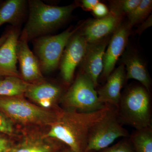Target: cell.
Here are the masks:
<instances>
[{"instance_id": "9a60e30c", "label": "cell", "mask_w": 152, "mask_h": 152, "mask_svg": "<svg viewBox=\"0 0 152 152\" xmlns=\"http://www.w3.org/2000/svg\"><path fill=\"white\" fill-rule=\"evenodd\" d=\"M126 80L125 66H119L107 78V82L97 92L100 102L118 108L121 97V91Z\"/></svg>"}, {"instance_id": "8992f818", "label": "cell", "mask_w": 152, "mask_h": 152, "mask_svg": "<svg viewBox=\"0 0 152 152\" xmlns=\"http://www.w3.org/2000/svg\"><path fill=\"white\" fill-rule=\"evenodd\" d=\"M78 29L66 30L56 35H46L34 39V50L42 72L54 71L60 62L68 42Z\"/></svg>"}, {"instance_id": "8fae6325", "label": "cell", "mask_w": 152, "mask_h": 152, "mask_svg": "<svg viewBox=\"0 0 152 152\" xmlns=\"http://www.w3.org/2000/svg\"><path fill=\"white\" fill-rule=\"evenodd\" d=\"M130 27L128 24L120 26L114 32L105 51L102 75L107 78L113 72L116 63L124 52L127 42Z\"/></svg>"}, {"instance_id": "5bb4252c", "label": "cell", "mask_w": 152, "mask_h": 152, "mask_svg": "<svg viewBox=\"0 0 152 152\" xmlns=\"http://www.w3.org/2000/svg\"><path fill=\"white\" fill-rule=\"evenodd\" d=\"M64 144L45 135L32 134L12 144L5 152H58Z\"/></svg>"}, {"instance_id": "9c48e42d", "label": "cell", "mask_w": 152, "mask_h": 152, "mask_svg": "<svg viewBox=\"0 0 152 152\" xmlns=\"http://www.w3.org/2000/svg\"><path fill=\"white\" fill-rule=\"evenodd\" d=\"M28 42L26 33L22 31L17 44V58L21 78L28 83H36L44 81V77L37 58L30 50Z\"/></svg>"}, {"instance_id": "cb8c5ba5", "label": "cell", "mask_w": 152, "mask_h": 152, "mask_svg": "<svg viewBox=\"0 0 152 152\" xmlns=\"http://www.w3.org/2000/svg\"><path fill=\"white\" fill-rule=\"evenodd\" d=\"M15 132L13 122L2 112H0V132L12 135Z\"/></svg>"}, {"instance_id": "f546056e", "label": "cell", "mask_w": 152, "mask_h": 152, "mask_svg": "<svg viewBox=\"0 0 152 152\" xmlns=\"http://www.w3.org/2000/svg\"><path fill=\"white\" fill-rule=\"evenodd\" d=\"M3 77L2 76L0 75V80H1L3 78Z\"/></svg>"}, {"instance_id": "5b68a950", "label": "cell", "mask_w": 152, "mask_h": 152, "mask_svg": "<svg viewBox=\"0 0 152 152\" xmlns=\"http://www.w3.org/2000/svg\"><path fill=\"white\" fill-rule=\"evenodd\" d=\"M94 85L84 74L79 75L61 99L65 109L80 113H91L102 109L106 104L100 102Z\"/></svg>"}, {"instance_id": "d4e9b609", "label": "cell", "mask_w": 152, "mask_h": 152, "mask_svg": "<svg viewBox=\"0 0 152 152\" xmlns=\"http://www.w3.org/2000/svg\"><path fill=\"white\" fill-rule=\"evenodd\" d=\"M94 14L99 18H104L109 14L108 9L102 3L99 2L93 10Z\"/></svg>"}, {"instance_id": "30bf717a", "label": "cell", "mask_w": 152, "mask_h": 152, "mask_svg": "<svg viewBox=\"0 0 152 152\" xmlns=\"http://www.w3.org/2000/svg\"><path fill=\"white\" fill-rule=\"evenodd\" d=\"M7 37L0 46V75L20 77L17 66V46L20 33L18 27L7 30Z\"/></svg>"}, {"instance_id": "e0dca14e", "label": "cell", "mask_w": 152, "mask_h": 152, "mask_svg": "<svg viewBox=\"0 0 152 152\" xmlns=\"http://www.w3.org/2000/svg\"><path fill=\"white\" fill-rule=\"evenodd\" d=\"M28 2L25 0H7L0 5V27L9 23L18 27L24 20Z\"/></svg>"}, {"instance_id": "3957f363", "label": "cell", "mask_w": 152, "mask_h": 152, "mask_svg": "<svg viewBox=\"0 0 152 152\" xmlns=\"http://www.w3.org/2000/svg\"><path fill=\"white\" fill-rule=\"evenodd\" d=\"M149 92L143 86L133 87L121 95L117 108L122 124L136 130L152 126Z\"/></svg>"}, {"instance_id": "44dd1931", "label": "cell", "mask_w": 152, "mask_h": 152, "mask_svg": "<svg viewBox=\"0 0 152 152\" xmlns=\"http://www.w3.org/2000/svg\"><path fill=\"white\" fill-rule=\"evenodd\" d=\"M152 7V1L141 0L137 7L128 15L129 26L131 27L145 18L151 12Z\"/></svg>"}, {"instance_id": "7c38bea8", "label": "cell", "mask_w": 152, "mask_h": 152, "mask_svg": "<svg viewBox=\"0 0 152 152\" xmlns=\"http://www.w3.org/2000/svg\"><path fill=\"white\" fill-rule=\"evenodd\" d=\"M62 94L60 86L44 80L30 84L25 94L39 107L48 110L61 99Z\"/></svg>"}, {"instance_id": "4dcf8cb0", "label": "cell", "mask_w": 152, "mask_h": 152, "mask_svg": "<svg viewBox=\"0 0 152 152\" xmlns=\"http://www.w3.org/2000/svg\"><path fill=\"white\" fill-rule=\"evenodd\" d=\"M2 2V1H0V5H1V4Z\"/></svg>"}, {"instance_id": "ffe728a7", "label": "cell", "mask_w": 152, "mask_h": 152, "mask_svg": "<svg viewBox=\"0 0 152 152\" xmlns=\"http://www.w3.org/2000/svg\"><path fill=\"white\" fill-rule=\"evenodd\" d=\"M129 137L135 152H152V126L136 130Z\"/></svg>"}, {"instance_id": "ac0fdd59", "label": "cell", "mask_w": 152, "mask_h": 152, "mask_svg": "<svg viewBox=\"0 0 152 152\" xmlns=\"http://www.w3.org/2000/svg\"><path fill=\"white\" fill-rule=\"evenodd\" d=\"M126 66V80L134 79L140 82L142 86L150 92L151 83L145 66L140 58L134 55H129L125 58Z\"/></svg>"}, {"instance_id": "f1b7e54d", "label": "cell", "mask_w": 152, "mask_h": 152, "mask_svg": "<svg viewBox=\"0 0 152 152\" xmlns=\"http://www.w3.org/2000/svg\"><path fill=\"white\" fill-rule=\"evenodd\" d=\"M58 152H75L69 148L67 147L66 148H64L61 150H60Z\"/></svg>"}, {"instance_id": "603a6c76", "label": "cell", "mask_w": 152, "mask_h": 152, "mask_svg": "<svg viewBox=\"0 0 152 152\" xmlns=\"http://www.w3.org/2000/svg\"><path fill=\"white\" fill-rule=\"evenodd\" d=\"M98 152H135L129 140H124Z\"/></svg>"}, {"instance_id": "484cf974", "label": "cell", "mask_w": 152, "mask_h": 152, "mask_svg": "<svg viewBox=\"0 0 152 152\" xmlns=\"http://www.w3.org/2000/svg\"><path fill=\"white\" fill-rule=\"evenodd\" d=\"M99 2L98 0H83L81 1L83 7L89 10H93Z\"/></svg>"}, {"instance_id": "4316f807", "label": "cell", "mask_w": 152, "mask_h": 152, "mask_svg": "<svg viewBox=\"0 0 152 152\" xmlns=\"http://www.w3.org/2000/svg\"><path fill=\"white\" fill-rule=\"evenodd\" d=\"M12 144L7 139L0 137V152H5Z\"/></svg>"}, {"instance_id": "83f0119b", "label": "cell", "mask_w": 152, "mask_h": 152, "mask_svg": "<svg viewBox=\"0 0 152 152\" xmlns=\"http://www.w3.org/2000/svg\"><path fill=\"white\" fill-rule=\"evenodd\" d=\"M7 37V31L5 32L1 37H0V46L5 41Z\"/></svg>"}, {"instance_id": "4fadbf2b", "label": "cell", "mask_w": 152, "mask_h": 152, "mask_svg": "<svg viewBox=\"0 0 152 152\" xmlns=\"http://www.w3.org/2000/svg\"><path fill=\"white\" fill-rule=\"evenodd\" d=\"M121 17L112 12L89 22L80 33L88 45L101 42L120 26Z\"/></svg>"}, {"instance_id": "52a82bcc", "label": "cell", "mask_w": 152, "mask_h": 152, "mask_svg": "<svg viewBox=\"0 0 152 152\" xmlns=\"http://www.w3.org/2000/svg\"><path fill=\"white\" fill-rule=\"evenodd\" d=\"M122 125L118 117L117 108L112 107L105 116L92 129L86 152L99 151L109 147L118 138L129 137Z\"/></svg>"}, {"instance_id": "7402d4cb", "label": "cell", "mask_w": 152, "mask_h": 152, "mask_svg": "<svg viewBox=\"0 0 152 152\" xmlns=\"http://www.w3.org/2000/svg\"><path fill=\"white\" fill-rule=\"evenodd\" d=\"M141 1V0L113 1L111 3V12L120 17L124 14L129 15L137 7Z\"/></svg>"}, {"instance_id": "6da1fadb", "label": "cell", "mask_w": 152, "mask_h": 152, "mask_svg": "<svg viewBox=\"0 0 152 152\" xmlns=\"http://www.w3.org/2000/svg\"><path fill=\"white\" fill-rule=\"evenodd\" d=\"M112 106L91 113L59 109L56 118L45 136L65 145L75 152H86L90 132L105 116Z\"/></svg>"}, {"instance_id": "d6986e66", "label": "cell", "mask_w": 152, "mask_h": 152, "mask_svg": "<svg viewBox=\"0 0 152 152\" xmlns=\"http://www.w3.org/2000/svg\"><path fill=\"white\" fill-rule=\"evenodd\" d=\"M30 84L21 77H5L0 80V97L21 96L25 94Z\"/></svg>"}, {"instance_id": "277c9868", "label": "cell", "mask_w": 152, "mask_h": 152, "mask_svg": "<svg viewBox=\"0 0 152 152\" xmlns=\"http://www.w3.org/2000/svg\"><path fill=\"white\" fill-rule=\"evenodd\" d=\"M59 109L49 110L20 96L0 97V110L13 122L22 124L50 126L56 118Z\"/></svg>"}, {"instance_id": "ba28073f", "label": "cell", "mask_w": 152, "mask_h": 152, "mask_svg": "<svg viewBox=\"0 0 152 152\" xmlns=\"http://www.w3.org/2000/svg\"><path fill=\"white\" fill-rule=\"evenodd\" d=\"M88 45L80 33H75L68 42L60 61L61 75L66 83H72L76 68L83 61Z\"/></svg>"}, {"instance_id": "2e32d148", "label": "cell", "mask_w": 152, "mask_h": 152, "mask_svg": "<svg viewBox=\"0 0 152 152\" xmlns=\"http://www.w3.org/2000/svg\"><path fill=\"white\" fill-rule=\"evenodd\" d=\"M107 47L105 42L89 45L83 60L84 74L97 86L98 79L103 69L104 54Z\"/></svg>"}, {"instance_id": "7a4b0ae2", "label": "cell", "mask_w": 152, "mask_h": 152, "mask_svg": "<svg viewBox=\"0 0 152 152\" xmlns=\"http://www.w3.org/2000/svg\"><path fill=\"white\" fill-rule=\"evenodd\" d=\"M28 20L24 31L28 40L47 35L62 24L71 15L75 5H50L39 0H29Z\"/></svg>"}]
</instances>
